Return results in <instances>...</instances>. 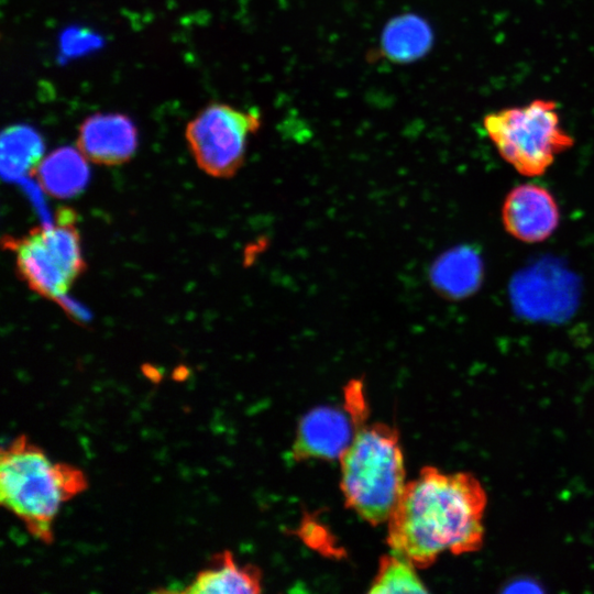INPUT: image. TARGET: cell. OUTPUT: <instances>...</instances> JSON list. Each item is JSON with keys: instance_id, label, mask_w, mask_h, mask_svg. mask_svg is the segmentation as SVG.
I'll list each match as a JSON object with an SVG mask.
<instances>
[{"instance_id": "cell-1", "label": "cell", "mask_w": 594, "mask_h": 594, "mask_svg": "<svg viewBox=\"0 0 594 594\" xmlns=\"http://www.w3.org/2000/svg\"><path fill=\"white\" fill-rule=\"evenodd\" d=\"M487 494L470 472L425 466L408 482L387 519V544L416 568L444 552L479 551L484 542Z\"/></svg>"}, {"instance_id": "cell-2", "label": "cell", "mask_w": 594, "mask_h": 594, "mask_svg": "<svg viewBox=\"0 0 594 594\" xmlns=\"http://www.w3.org/2000/svg\"><path fill=\"white\" fill-rule=\"evenodd\" d=\"M87 487L82 472L53 463L26 436L2 449L0 501L43 542L53 540L52 524L61 505Z\"/></svg>"}, {"instance_id": "cell-3", "label": "cell", "mask_w": 594, "mask_h": 594, "mask_svg": "<svg viewBox=\"0 0 594 594\" xmlns=\"http://www.w3.org/2000/svg\"><path fill=\"white\" fill-rule=\"evenodd\" d=\"M339 461L345 506L373 526L387 521L406 485L397 429L360 422Z\"/></svg>"}, {"instance_id": "cell-4", "label": "cell", "mask_w": 594, "mask_h": 594, "mask_svg": "<svg viewBox=\"0 0 594 594\" xmlns=\"http://www.w3.org/2000/svg\"><path fill=\"white\" fill-rule=\"evenodd\" d=\"M483 124L501 156L527 177L544 174L556 157L573 145L553 100L535 99L491 112Z\"/></svg>"}, {"instance_id": "cell-5", "label": "cell", "mask_w": 594, "mask_h": 594, "mask_svg": "<svg viewBox=\"0 0 594 594\" xmlns=\"http://www.w3.org/2000/svg\"><path fill=\"white\" fill-rule=\"evenodd\" d=\"M76 218L73 209L63 207L54 223L3 242L14 254L18 276L44 298L65 296L86 268Z\"/></svg>"}, {"instance_id": "cell-6", "label": "cell", "mask_w": 594, "mask_h": 594, "mask_svg": "<svg viewBox=\"0 0 594 594\" xmlns=\"http://www.w3.org/2000/svg\"><path fill=\"white\" fill-rule=\"evenodd\" d=\"M260 127L257 110L211 102L187 123L185 138L202 172L216 178H230L243 165L249 138Z\"/></svg>"}, {"instance_id": "cell-7", "label": "cell", "mask_w": 594, "mask_h": 594, "mask_svg": "<svg viewBox=\"0 0 594 594\" xmlns=\"http://www.w3.org/2000/svg\"><path fill=\"white\" fill-rule=\"evenodd\" d=\"M355 430L356 425L345 406L315 408L299 421L292 458L299 462L309 459L340 460Z\"/></svg>"}, {"instance_id": "cell-8", "label": "cell", "mask_w": 594, "mask_h": 594, "mask_svg": "<svg viewBox=\"0 0 594 594\" xmlns=\"http://www.w3.org/2000/svg\"><path fill=\"white\" fill-rule=\"evenodd\" d=\"M138 145V128L121 112L94 113L78 127L76 147L87 161L98 165H122L133 157Z\"/></svg>"}, {"instance_id": "cell-9", "label": "cell", "mask_w": 594, "mask_h": 594, "mask_svg": "<svg viewBox=\"0 0 594 594\" xmlns=\"http://www.w3.org/2000/svg\"><path fill=\"white\" fill-rule=\"evenodd\" d=\"M553 196L542 186L528 183L513 188L502 208L506 231L517 240L538 243L548 239L559 224Z\"/></svg>"}, {"instance_id": "cell-10", "label": "cell", "mask_w": 594, "mask_h": 594, "mask_svg": "<svg viewBox=\"0 0 594 594\" xmlns=\"http://www.w3.org/2000/svg\"><path fill=\"white\" fill-rule=\"evenodd\" d=\"M484 266L479 252L470 245H459L440 254L431 264V286L448 299H463L482 284Z\"/></svg>"}, {"instance_id": "cell-11", "label": "cell", "mask_w": 594, "mask_h": 594, "mask_svg": "<svg viewBox=\"0 0 594 594\" xmlns=\"http://www.w3.org/2000/svg\"><path fill=\"white\" fill-rule=\"evenodd\" d=\"M432 42L433 33L425 19L415 13H402L384 26L380 52L394 64H410L424 57Z\"/></svg>"}, {"instance_id": "cell-12", "label": "cell", "mask_w": 594, "mask_h": 594, "mask_svg": "<svg viewBox=\"0 0 594 594\" xmlns=\"http://www.w3.org/2000/svg\"><path fill=\"white\" fill-rule=\"evenodd\" d=\"M87 162L77 147L63 146L45 156L33 174L40 187L50 196L58 199L70 198L87 185Z\"/></svg>"}, {"instance_id": "cell-13", "label": "cell", "mask_w": 594, "mask_h": 594, "mask_svg": "<svg viewBox=\"0 0 594 594\" xmlns=\"http://www.w3.org/2000/svg\"><path fill=\"white\" fill-rule=\"evenodd\" d=\"M261 571L254 565H240L228 550L216 554L211 564L199 572L184 593H260Z\"/></svg>"}, {"instance_id": "cell-14", "label": "cell", "mask_w": 594, "mask_h": 594, "mask_svg": "<svg viewBox=\"0 0 594 594\" xmlns=\"http://www.w3.org/2000/svg\"><path fill=\"white\" fill-rule=\"evenodd\" d=\"M43 140L31 127L11 125L1 134L2 170L8 176L33 174L43 160Z\"/></svg>"}, {"instance_id": "cell-15", "label": "cell", "mask_w": 594, "mask_h": 594, "mask_svg": "<svg viewBox=\"0 0 594 594\" xmlns=\"http://www.w3.org/2000/svg\"><path fill=\"white\" fill-rule=\"evenodd\" d=\"M370 593H427L418 578L416 566L407 559L393 552L380 559Z\"/></svg>"}]
</instances>
